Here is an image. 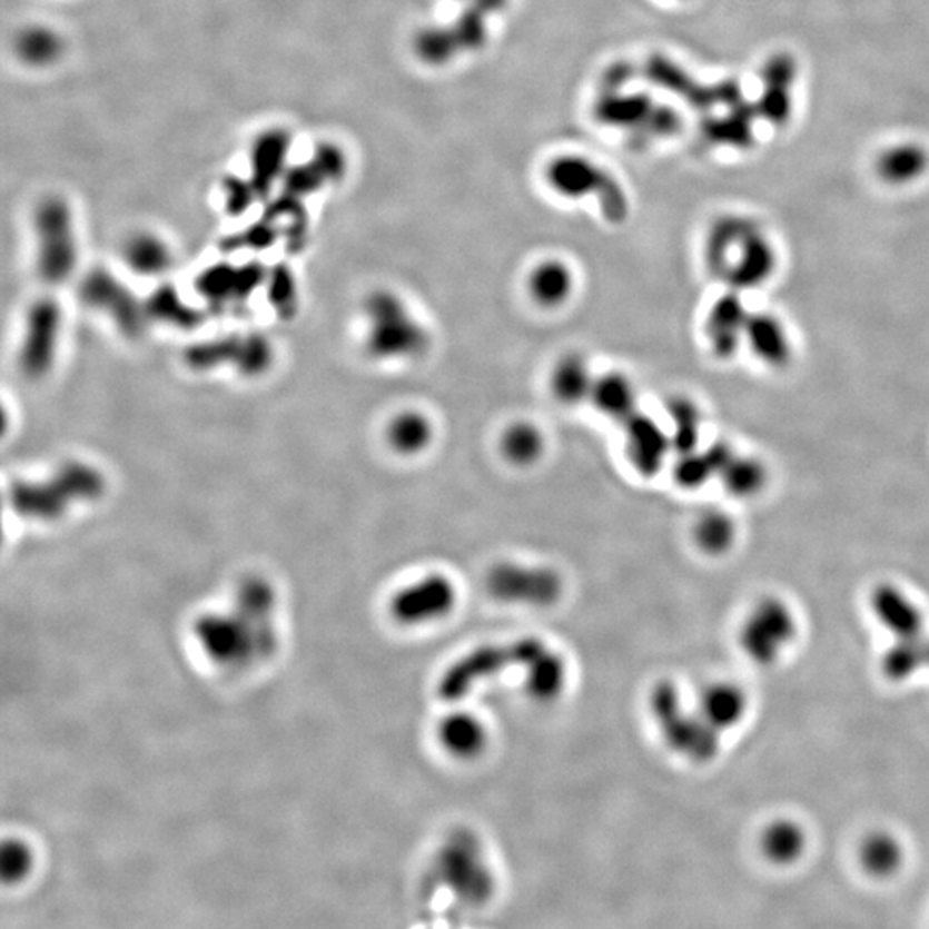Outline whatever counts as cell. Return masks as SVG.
Listing matches in <instances>:
<instances>
[{"label": "cell", "mask_w": 929, "mask_h": 929, "mask_svg": "<svg viewBox=\"0 0 929 929\" xmlns=\"http://www.w3.org/2000/svg\"><path fill=\"white\" fill-rule=\"evenodd\" d=\"M724 487L733 496L749 497L763 490L767 482V468L759 459L733 455L720 472Z\"/></svg>", "instance_id": "obj_37"}, {"label": "cell", "mask_w": 929, "mask_h": 929, "mask_svg": "<svg viewBox=\"0 0 929 929\" xmlns=\"http://www.w3.org/2000/svg\"><path fill=\"white\" fill-rule=\"evenodd\" d=\"M437 880L459 902L482 906L493 897V869L477 837L471 831H456L437 850L434 862Z\"/></svg>", "instance_id": "obj_8"}, {"label": "cell", "mask_w": 929, "mask_h": 929, "mask_svg": "<svg viewBox=\"0 0 929 929\" xmlns=\"http://www.w3.org/2000/svg\"><path fill=\"white\" fill-rule=\"evenodd\" d=\"M501 452L513 465H534L544 453L543 433L534 424L516 422L501 437Z\"/></svg>", "instance_id": "obj_36"}, {"label": "cell", "mask_w": 929, "mask_h": 929, "mask_svg": "<svg viewBox=\"0 0 929 929\" xmlns=\"http://www.w3.org/2000/svg\"><path fill=\"white\" fill-rule=\"evenodd\" d=\"M565 660L544 648L531 663L525 664V691L537 702H553L565 691Z\"/></svg>", "instance_id": "obj_25"}, {"label": "cell", "mask_w": 929, "mask_h": 929, "mask_svg": "<svg viewBox=\"0 0 929 929\" xmlns=\"http://www.w3.org/2000/svg\"><path fill=\"white\" fill-rule=\"evenodd\" d=\"M437 740L446 754L462 759V761H471L486 751L490 735H487L486 724L482 723L478 718L458 711L439 721Z\"/></svg>", "instance_id": "obj_23"}, {"label": "cell", "mask_w": 929, "mask_h": 929, "mask_svg": "<svg viewBox=\"0 0 929 929\" xmlns=\"http://www.w3.org/2000/svg\"><path fill=\"white\" fill-rule=\"evenodd\" d=\"M16 53L33 68L56 65L65 53V40L58 31L43 24H31L16 37Z\"/></svg>", "instance_id": "obj_31"}, {"label": "cell", "mask_w": 929, "mask_h": 929, "mask_svg": "<svg viewBox=\"0 0 929 929\" xmlns=\"http://www.w3.org/2000/svg\"><path fill=\"white\" fill-rule=\"evenodd\" d=\"M125 263L134 273L145 277L162 276L172 266L169 245L152 233H137L125 244Z\"/></svg>", "instance_id": "obj_28"}, {"label": "cell", "mask_w": 929, "mask_h": 929, "mask_svg": "<svg viewBox=\"0 0 929 929\" xmlns=\"http://www.w3.org/2000/svg\"><path fill=\"white\" fill-rule=\"evenodd\" d=\"M80 296L88 307L110 317L129 338H137L147 327L145 302L138 300V296L109 270H91L81 283Z\"/></svg>", "instance_id": "obj_13"}, {"label": "cell", "mask_w": 929, "mask_h": 929, "mask_svg": "<svg viewBox=\"0 0 929 929\" xmlns=\"http://www.w3.org/2000/svg\"><path fill=\"white\" fill-rule=\"evenodd\" d=\"M148 320L176 327V329L194 330L201 326L206 314L194 307L182 298L181 293L171 285H164L150 295L147 302Z\"/></svg>", "instance_id": "obj_26"}, {"label": "cell", "mask_w": 929, "mask_h": 929, "mask_svg": "<svg viewBox=\"0 0 929 929\" xmlns=\"http://www.w3.org/2000/svg\"><path fill=\"white\" fill-rule=\"evenodd\" d=\"M486 587L494 600L501 603L528 607H550L563 594L560 573L547 566L497 563L490 570Z\"/></svg>", "instance_id": "obj_12"}, {"label": "cell", "mask_w": 929, "mask_h": 929, "mask_svg": "<svg viewBox=\"0 0 929 929\" xmlns=\"http://www.w3.org/2000/svg\"><path fill=\"white\" fill-rule=\"evenodd\" d=\"M266 267L257 263L231 266L217 264L198 276L197 289L213 310H235L266 285Z\"/></svg>", "instance_id": "obj_17"}, {"label": "cell", "mask_w": 929, "mask_h": 929, "mask_svg": "<svg viewBox=\"0 0 929 929\" xmlns=\"http://www.w3.org/2000/svg\"><path fill=\"white\" fill-rule=\"evenodd\" d=\"M433 424L421 412H403L387 427V443L399 455L412 456L425 452L433 443Z\"/></svg>", "instance_id": "obj_34"}, {"label": "cell", "mask_w": 929, "mask_h": 929, "mask_svg": "<svg viewBox=\"0 0 929 929\" xmlns=\"http://www.w3.org/2000/svg\"><path fill=\"white\" fill-rule=\"evenodd\" d=\"M546 648L541 639L525 638L506 644L482 645L458 661L437 680V698L446 702H458L467 698L481 682L508 672L515 666H525Z\"/></svg>", "instance_id": "obj_7"}, {"label": "cell", "mask_w": 929, "mask_h": 929, "mask_svg": "<svg viewBox=\"0 0 929 929\" xmlns=\"http://www.w3.org/2000/svg\"><path fill=\"white\" fill-rule=\"evenodd\" d=\"M761 850L773 864H795L808 850V833L797 821H773L761 834Z\"/></svg>", "instance_id": "obj_27"}, {"label": "cell", "mask_w": 929, "mask_h": 929, "mask_svg": "<svg viewBox=\"0 0 929 929\" xmlns=\"http://www.w3.org/2000/svg\"><path fill=\"white\" fill-rule=\"evenodd\" d=\"M649 708L668 748L694 763H710L720 752L721 733L702 718L689 711L675 683L658 682L651 691Z\"/></svg>", "instance_id": "obj_6"}, {"label": "cell", "mask_w": 929, "mask_h": 929, "mask_svg": "<svg viewBox=\"0 0 929 929\" xmlns=\"http://www.w3.org/2000/svg\"><path fill=\"white\" fill-rule=\"evenodd\" d=\"M743 342L770 367H785L792 358V342L785 324L767 312L749 314Z\"/></svg>", "instance_id": "obj_22"}, {"label": "cell", "mask_w": 929, "mask_h": 929, "mask_svg": "<svg viewBox=\"0 0 929 929\" xmlns=\"http://www.w3.org/2000/svg\"><path fill=\"white\" fill-rule=\"evenodd\" d=\"M37 269L43 281L62 285L78 266L77 223L71 206L61 197L40 201L33 217Z\"/></svg>", "instance_id": "obj_9"}, {"label": "cell", "mask_w": 929, "mask_h": 929, "mask_svg": "<svg viewBox=\"0 0 929 929\" xmlns=\"http://www.w3.org/2000/svg\"><path fill=\"white\" fill-rule=\"evenodd\" d=\"M761 90L754 100L759 121L773 128L789 125L795 109V87L799 81V62L789 52H777L764 61L761 72Z\"/></svg>", "instance_id": "obj_15"}, {"label": "cell", "mask_w": 929, "mask_h": 929, "mask_svg": "<svg viewBox=\"0 0 929 929\" xmlns=\"http://www.w3.org/2000/svg\"><path fill=\"white\" fill-rule=\"evenodd\" d=\"M799 634L795 613L785 601L764 597L749 611L739 632L743 654L759 666L777 663Z\"/></svg>", "instance_id": "obj_10"}, {"label": "cell", "mask_w": 929, "mask_h": 929, "mask_svg": "<svg viewBox=\"0 0 929 929\" xmlns=\"http://www.w3.org/2000/svg\"><path fill=\"white\" fill-rule=\"evenodd\" d=\"M2 871H4L6 877L18 878L20 874H23L24 868L28 866V856L24 852L23 846H6L4 852H2Z\"/></svg>", "instance_id": "obj_42"}, {"label": "cell", "mask_w": 929, "mask_h": 929, "mask_svg": "<svg viewBox=\"0 0 929 929\" xmlns=\"http://www.w3.org/2000/svg\"><path fill=\"white\" fill-rule=\"evenodd\" d=\"M611 172L594 157L573 152L551 157L543 169L550 190L572 201L597 198L604 219L616 225L629 216V198L622 182Z\"/></svg>", "instance_id": "obj_5"}, {"label": "cell", "mask_w": 929, "mask_h": 929, "mask_svg": "<svg viewBox=\"0 0 929 929\" xmlns=\"http://www.w3.org/2000/svg\"><path fill=\"white\" fill-rule=\"evenodd\" d=\"M884 675L896 682L915 676L928 668L926 661V635L915 639H897L890 648L884 651L881 660Z\"/></svg>", "instance_id": "obj_35"}, {"label": "cell", "mask_w": 929, "mask_h": 929, "mask_svg": "<svg viewBox=\"0 0 929 929\" xmlns=\"http://www.w3.org/2000/svg\"><path fill=\"white\" fill-rule=\"evenodd\" d=\"M456 604V587L446 575L433 573L406 585L393 596L389 611L402 625H425L448 616Z\"/></svg>", "instance_id": "obj_16"}, {"label": "cell", "mask_w": 929, "mask_h": 929, "mask_svg": "<svg viewBox=\"0 0 929 929\" xmlns=\"http://www.w3.org/2000/svg\"><path fill=\"white\" fill-rule=\"evenodd\" d=\"M62 333V310L50 298L34 302L27 314L20 348V367L39 379L52 370Z\"/></svg>", "instance_id": "obj_14"}, {"label": "cell", "mask_w": 929, "mask_h": 929, "mask_svg": "<svg viewBox=\"0 0 929 929\" xmlns=\"http://www.w3.org/2000/svg\"><path fill=\"white\" fill-rule=\"evenodd\" d=\"M871 607L878 622L896 641L925 635V615L921 607L897 585H878L871 594Z\"/></svg>", "instance_id": "obj_19"}, {"label": "cell", "mask_w": 929, "mask_h": 929, "mask_svg": "<svg viewBox=\"0 0 929 929\" xmlns=\"http://www.w3.org/2000/svg\"><path fill=\"white\" fill-rule=\"evenodd\" d=\"M103 493L102 472L90 463L68 462L46 481H16L9 490V503L23 518L53 522L72 505L99 500Z\"/></svg>", "instance_id": "obj_3"}, {"label": "cell", "mask_w": 929, "mask_h": 929, "mask_svg": "<svg viewBox=\"0 0 929 929\" xmlns=\"http://www.w3.org/2000/svg\"><path fill=\"white\" fill-rule=\"evenodd\" d=\"M926 661H928L929 666V638H926Z\"/></svg>", "instance_id": "obj_43"}, {"label": "cell", "mask_w": 929, "mask_h": 929, "mask_svg": "<svg viewBox=\"0 0 929 929\" xmlns=\"http://www.w3.org/2000/svg\"><path fill=\"white\" fill-rule=\"evenodd\" d=\"M704 251L710 269L735 291L764 285L777 270V248L754 217L730 214L714 220Z\"/></svg>", "instance_id": "obj_2"}, {"label": "cell", "mask_w": 929, "mask_h": 929, "mask_svg": "<svg viewBox=\"0 0 929 929\" xmlns=\"http://www.w3.org/2000/svg\"><path fill=\"white\" fill-rule=\"evenodd\" d=\"M267 302L273 307L274 314L283 320H291L298 312V285L291 269L285 264L274 266L267 270L266 279Z\"/></svg>", "instance_id": "obj_40"}, {"label": "cell", "mask_w": 929, "mask_h": 929, "mask_svg": "<svg viewBox=\"0 0 929 929\" xmlns=\"http://www.w3.org/2000/svg\"><path fill=\"white\" fill-rule=\"evenodd\" d=\"M737 527L723 512H705L694 527L698 546L708 554H723L733 546Z\"/></svg>", "instance_id": "obj_39"}, {"label": "cell", "mask_w": 929, "mask_h": 929, "mask_svg": "<svg viewBox=\"0 0 929 929\" xmlns=\"http://www.w3.org/2000/svg\"><path fill=\"white\" fill-rule=\"evenodd\" d=\"M668 414L672 418V448L679 455L698 449L699 433H701V412L691 399L676 398L668 405Z\"/></svg>", "instance_id": "obj_38"}, {"label": "cell", "mask_w": 929, "mask_h": 929, "mask_svg": "<svg viewBox=\"0 0 929 929\" xmlns=\"http://www.w3.org/2000/svg\"><path fill=\"white\" fill-rule=\"evenodd\" d=\"M626 453L630 463L645 477L658 474L672 448V437L654 418L635 412L625 422Z\"/></svg>", "instance_id": "obj_18"}, {"label": "cell", "mask_w": 929, "mask_h": 929, "mask_svg": "<svg viewBox=\"0 0 929 929\" xmlns=\"http://www.w3.org/2000/svg\"><path fill=\"white\" fill-rule=\"evenodd\" d=\"M591 398L596 403L597 411L623 424L638 412L634 386L625 376L616 372L596 379L592 387Z\"/></svg>", "instance_id": "obj_33"}, {"label": "cell", "mask_w": 929, "mask_h": 929, "mask_svg": "<svg viewBox=\"0 0 929 929\" xmlns=\"http://www.w3.org/2000/svg\"><path fill=\"white\" fill-rule=\"evenodd\" d=\"M903 858L902 843L888 831L869 833L859 847V862L871 877H893L902 868Z\"/></svg>", "instance_id": "obj_29"}, {"label": "cell", "mask_w": 929, "mask_h": 929, "mask_svg": "<svg viewBox=\"0 0 929 929\" xmlns=\"http://www.w3.org/2000/svg\"><path fill=\"white\" fill-rule=\"evenodd\" d=\"M714 468L705 452H691L680 455L675 467V478L680 486L695 490L713 477Z\"/></svg>", "instance_id": "obj_41"}, {"label": "cell", "mask_w": 929, "mask_h": 929, "mask_svg": "<svg viewBox=\"0 0 929 929\" xmlns=\"http://www.w3.org/2000/svg\"><path fill=\"white\" fill-rule=\"evenodd\" d=\"M675 2H683V0H675Z\"/></svg>", "instance_id": "obj_44"}, {"label": "cell", "mask_w": 929, "mask_h": 929, "mask_svg": "<svg viewBox=\"0 0 929 929\" xmlns=\"http://www.w3.org/2000/svg\"><path fill=\"white\" fill-rule=\"evenodd\" d=\"M367 349L377 360H412L429 348V333L402 296L377 289L365 300Z\"/></svg>", "instance_id": "obj_4"}, {"label": "cell", "mask_w": 929, "mask_h": 929, "mask_svg": "<svg viewBox=\"0 0 929 929\" xmlns=\"http://www.w3.org/2000/svg\"><path fill=\"white\" fill-rule=\"evenodd\" d=\"M182 358L197 372L233 367L241 376L258 377L273 367L274 348L260 333L228 334L188 346Z\"/></svg>", "instance_id": "obj_11"}, {"label": "cell", "mask_w": 929, "mask_h": 929, "mask_svg": "<svg viewBox=\"0 0 929 929\" xmlns=\"http://www.w3.org/2000/svg\"><path fill=\"white\" fill-rule=\"evenodd\" d=\"M532 298L543 307H560L573 291V274L560 260L538 264L528 277Z\"/></svg>", "instance_id": "obj_30"}, {"label": "cell", "mask_w": 929, "mask_h": 929, "mask_svg": "<svg viewBox=\"0 0 929 929\" xmlns=\"http://www.w3.org/2000/svg\"><path fill=\"white\" fill-rule=\"evenodd\" d=\"M748 708V695L737 683L716 682L705 686L699 699L698 711L713 729L723 733L742 723Z\"/></svg>", "instance_id": "obj_24"}, {"label": "cell", "mask_w": 929, "mask_h": 929, "mask_svg": "<svg viewBox=\"0 0 929 929\" xmlns=\"http://www.w3.org/2000/svg\"><path fill=\"white\" fill-rule=\"evenodd\" d=\"M594 383L587 362L581 355H566L554 367L551 389L560 402L575 405L591 398Z\"/></svg>", "instance_id": "obj_32"}, {"label": "cell", "mask_w": 929, "mask_h": 929, "mask_svg": "<svg viewBox=\"0 0 929 929\" xmlns=\"http://www.w3.org/2000/svg\"><path fill=\"white\" fill-rule=\"evenodd\" d=\"M748 319V308L735 289L714 302L705 323V336L716 357H733L740 343H743Z\"/></svg>", "instance_id": "obj_20"}, {"label": "cell", "mask_w": 929, "mask_h": 929, "mask_svg": "<svg viewBox=\"0 0 929 929\" xmlns=\"http://www.w3.org/2000/svg\"><path fill=\"white\" fill-rule=\"evenodd\" d=\"M274 591L263 579H247L236 592V604L197 622L198 642L220 666L244 668L273 653Z\"/></svg>", "instance_id": "obj_1"}, {"label": "cell", "mask_w": 929, "mask_h": 929, "mask_svg": "<svg viewBox=\"0 0 929 929\" xmlns=\"http://www.w3.org/2000/svg\"><path fill=\"white\" fill-rule=\"evenodd\" d=\"M872 167L884 185H915L929 172V148L915 140L897 141L878 152Z\"/></svg>", "instance_id": "obj_21"}]
</instances>
